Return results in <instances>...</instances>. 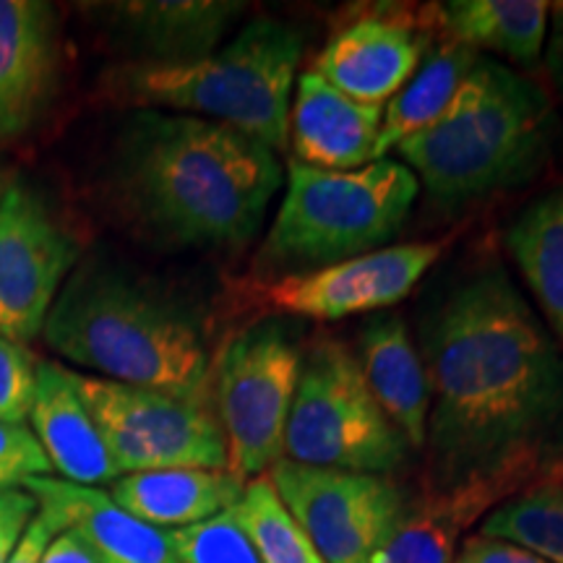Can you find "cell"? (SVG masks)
Masks as SVG:
<instances>
[{"instance_id":"obj_1","label":"cell","mask_w":563,"mask_h":563,"mask_svg":"<svg viewBox=\"0 0 563 563\" xmlns=\"http://www.w3.org/2000/svg\"><path fill=\"white\" fill-rule=\"evenodd\" d=\"M420 340L431 488L514 454H551L563 428V347L501 264L456 279L420 323Z\"/></svg>"},{"instance_id":"obj_2","label":"cell","mask_w":563,"mask_h":563,"mask_svg":"<svg viewBox=\"0 0 563 563\" xmlns=\"http://www.w3.org/2000/svg\"><path fill=\"white\" fill-rule=\"evenodd\" d=\"M277 152L230 125L139 110L125 123L112 186L146 235L178 249L241 251L282 186Z\"/></svg>"},{"instance_id":"obj_3","label":"cell","mask_w":563,"mask_h":563,"mask_svg":"<svg viewBox=\"0 0 563 563\" xmlns=\"http://www.w3.org/2000/svg\"><path fill=\"white\" fill-rule=\"evenodd\" d=\"M47 347L108 382L211 405V355L188 308L104 262L81 264L42 329Z\"/></svg>"},{"instance_id":"obj_4","label":"cell","mask_w":563,"mask_h":563,"mask_svg":"<svg viewBox=\"0 0 563 563\" xmlns=\"http://www.w3.org/2000/svg\"><path fill=\"white\" fill-rule=\"evenodd\" d=\"M553 102L532 79L481 55L446 115L394 150L428 196L460 207L530 180L555 141Z\"/></svg>"},{"instance_id":"obj_5","label":"cell","mask_w":563,"mask_h":563,"mask_svg":"<svg viewBox=\"0 0 563 563\" xmlns=\"http://www.w3.org/2000/svg\"><path fill=\"white\" fill-rule=\"evenodd\" d=\"M300 55L302 32L262 16L201 60H131L104 70L102 95L125 108L230 125L272 152H285Z\"/></svg>"},{"instance_id":"obj_6","label":"cell","mask_w":563,"mask_h":563,"mask_svg":"<svg viewBox=\"0 0 563 563\" xmlns=\"http://www.w3.org/2000/svg\"><path fill=\"white\" fill-rule=\"evenodd\" d=\"M418 194V178L399 159L344 173L290 159L285 199L256 253V269L285 277L386 249L405 228Z\"/></svg>"},{"instance_id":"obj_7","label":"cell","mask_w":563,"mask_h":563,"mask_svg":"<svg viewBox=\"0 0 563 563\" xmlns=\"http://www.w3.org/2000/svg\"><path fill=\"white\" fill-rule=\"evenodd\" d=\"M410 452L365 384L355 352L336 336H316L302 350L282 456L340 473L391 475Z\"/></svg>"},{"instance_id":"obj_8","label":"cell","mask_w":563,"mask_h":563,"mask_svg":"<svg viewBox=\"0 0 563 563\" xmlns=\"http://www.w3.org/2000/svg\"><path fill=\"white\" fill-rule=\"evenodd\" d=\"M302 350L298 319L266 316L230 334L211 357V405L228 439L230 473L243 483L282 460Z\"/></svg>"},{"instance_id":"obj_9","label":"cell","mask_w":563,"mask_h":563,"mask_svg":"<svg viewBox=\"0 0 563 563\" xmlns=\"http://www.w3.org/2000/svg\"><path fill=\"white\" fill-rule=\"evenodd\" d=\"M121 475L150 470H230L214 407L70 371Z\"/></svg>"},{"instance_id":"obj_10","label":"cell","mask_w":563,"mask_h":563,"mask_svg":"<svg viewBox=\"0 0 563 563\" xmlns=\"http://www.w3.org/2000/svg\"><path fill=\"white\" fill-rule=\"evenodd\" d=\"M266 477L327 563H373L407 504L389 475L308 467L282 456Z\"/></svg>"},{"instance_id":"obj_11","label":"cell","mask_w":563,"mask_h":563,"mask_svg":"<svg viewBox=\"0 0 563 563\" xmlns=\"http://www.w3.org/2000/svg\"><path fill=\"white\" fill-rule=\"evenodd\" d=\"M81 245L24 183L0 201V336L26 344L45 329Z\"/></svg>"},{"instance_id":"obj_12","label":"cell","mask_w":563,"mask_h":563,"mask_svg":"<svg viewBox=\"0 0 563 563\" xmlns=\"http://www.w3.org/2000/svg\"><path fill=\"white\" fill-rule=\"evenodd\" d=\"M443 243H399L313 272L285 274L264 285L258 302L274 316L340 321L405 300L439 262Z\"/></svg>"},{"instance_id":"obj_13","label":"cell","mask_w":563,"mask_h":563,"mask_svg":"<svg viewBox=\"0 0 563 563\" xmlns=\"http://www.w3.org/2000/svg\"><path fill=\"white\" fill-rule=\"evenodd\" d=\"M553 467H559L553 454L522 452L456 483L428 488L405 504L373 563H452L470 527Z\"/></svg>"},{"instance_id":"obj_14","label":"cell","mask_w":563,"mask_h":563,"mask_svg":"<svg viewBox=\"0 0 563 563\" xmlns=\"http://www.w3.org/2000/svg\"><path fill=\"white\" fill-rule=\"evenodd\" d=\"M433 40L428 9L420 21L399 9L371 11L329 37L313 70L352 100L384 108L418 70Z\"/></svg>"},{"instance_id":"obj_15","label":"cell","mask_w":563,"mask_h":563,"mask_svg":"<svg viewBox=\"0 0 563 563\" xmlns=\"http://www.w3.org/2000/svg\"><path fill=\"white\" fill-rule=\"evenodd\" d=\"M384 108L342 95L316 70L295 81L287 146L292 159L319 170H361L376 162Z\"/></svg>"},{"instance_id":"obj_16","label":"cell","mask_w":563,"mask_h":563,"mask_svg":"<svg viewBox=\"0 0 563 563\" xmlns=\"http://www.w3.org/2000/svg\"><path fill=\"white\" fill-rule=\"evenodd\" d=\"M21 488L32 493L55 532H74L100 563H180L170 534L139 522L110 493L51 475L32 477Z\"/></svg>"},{"instance_id":"obj_17","label":"cell","mask_w":563,"mask_h":563,"mask_svg":"<svg viewBox=\"0 0 563 563\" xmlns=\"http://www.w3.org/2000/svg\"><path fill=\"white\" fill-rule=\"evenodd\" d=\"M58 37L51 5L0 0V139L19 136L51 100Z\"/></svg>"},{"instance_id":"obj_18","label":"cell","mask_w":563,"mask_h":563,"mask_svg":"<svg viewBox=\"0 0 563 563\" xmlns=\"http://www.w3.org/2000/svg\"><path fill=\"white\" fill-rule=\"evenodd\" d=\"M30 420L53 473H60L63 481L97 488L121 477L68 368L47 361L37 365V391Z\"/></svg>"},{"instance_id":"obj_19","label":"cell","mask_w":563,"mask_h":563,"mask_svg":"<svg viewBox=\"0 0 563 563\" xmlns=\"http://www.w3.org/2000/svg\"><path fill=\"white\" fill-rule=\"evenodd\" d=\"M357 363L382 410L410 449L426 446L431 415V382L410 327L397 313H376L357 334Z\"/></svg>"},{"instance_id":"obj_20","label":"cell","mask_w":563,"mask_h":563,"mask_svg":"<svg viewBox=\"0 0 563 563\" xmlns=\"http://www.w3.org/2000/svg\"><path fill=\"white\" fill-rule=\"evenodd\" d=\"M245 3L232 0H133L104 5L139 47L141 63H194L217 51Z\"/></svg>"},{"instance_id":"obj_21","label":"cell","mask_w":563,"mask_h":563,"mask_svg":"<svg viewBox=\"0 0 563 563\" xmlns=\"http://www.w3.org/2000/svg\"><path fill=\"white\" fill-rule=\"evenodd\" d=\"M243 490L245 483L230 470L180 467L121 475L110 485V498L139 522L183 530L235 509Z\"/></svg>"},{"instance_id":"obj_22","label":"cell","mask_w":563,"mask_h":563,"mask_svg":"<svg viewBox=\"0 0 563 563\" xmlns=\"http://www.w3.org/2000/svg\"><path fill=\"white\" fill-rule=\"evenodd\" d=\"M431 24L475 53H493L519 68L543 60L551 3L545 0H446L428 9Z\"/></svg>"},{"instance_id":"obj_23","label":"cell","mask_w":563,"mask_h":563,"mask_svg":"<svg viewBox=\"0 0 563 563\" xmlns=\"http://www.w3.org/2000/svg\"><path fill=\"white\" fill-rule=\"evenodd\" d=\"M481 53L462 42L435 32V40L422 55L420 66L389 102L384 104L382 133H378L376 159L391 157L405 139L439 123L460 95L462 84L473 74Z\"/></svg>"},{"instance_id":"obj_24","label":"cell","mask_w":563,"mask_h":563,"mask_svg":"<svg viewBox=\"0 0 563 563\" xmlns=\"http://www.w3.org/2000/svg\"><path fill=\"white\" fill-rule=\"evenodd\" d=\"M506 249L563 347V186L519 211L506 230Z\"/></svg>"},{"instance_id":"obj_25","label":"cell","mask_w":563,"mask_h":563,"mask_svg":"<svg viewBox=\"0 0 563 563\" xmlns=\"http://www.w3.org/2000/svg\"><path fill=\"white\" fill-rule=\"evenodd\" d=\"M477 534L514 543L548 563H563V467L527 485L498 504Z\"/></svg>"},{"instance_id":"obj_26","label":"cell","mask_w":563,"mask_h":563,"mask_svg":"<svg viewBox=\"0 0 563 563\" xmlns=\"http://www.w3.org/2000/svg\"><path fill=\"white\" fill-rule=\"evenodd\" d=\"M232 514L262 563H327L266 475L245 483L243 498Z\"/></svg>"},{"instance_id":"obj_27","label":"cell","mask_w":563,"mask_h":563,"mask_svg":"<svg viewBox=\"0 0 563 563\" xmlns=\"http://www.w3.org/2000/svg\"><path fill=\"white\" fill-rule=\"evenodd\" d=\"M167 534L180 563H262L232 509L209 522L170 530Z\"/></svg>"},{"instance_id":"obj_28","label":"cell","mask_w":563,"mask_h":563,"mask_svg":"<svg viewBox=\"0 0 563 563\" xmlns=\"http://www.w3.org/2000/svg\"><path fill=\"white\" fill-rule=\"evenodd\" d=\"M37 365L40 361L26 344L0 336V422L24 426L30 418L37 391Z\"/></svg>"},{"instance_id":"obj_29","label":"cell","mask_w":563,"mask_h":563,"mask_svg":"<svg viewBox=\"0 0 563 563\" xmlns=\"http://www.w3.org/2000/svg\"><path fill=\"white\" fill-rule=\"evenodd\" d=\"M53 473V464L42 452L32 428L0 422V490L21 488L32 477Z\"/></svg>"},{"instance_id":"obj_30","label":"cell","mask_w":563,"mask_h":563,"mask_svg":"<svg viewBox=\"0 0 563 563\" xmlns=\"http://www.w3.org/2000/svg\"><path fill=\"white\" fill-rule=\"evenodd\" d=\"M37 511L40 506L30 490H0V563H9Z\"/></svg>"},{"instance_id":"obj_31","label":"cell","mask_w":563,"mask_h":563,"mask_svg":"<svg viewBox=\"0 0 563 563\" xmlns=\"http://www.w3.org/2000/svg\"><path fill=\"white\" fill-rule=\"evenodd\" d=\"M452 563H548L540 555H534L525 548L504 543V540L485 538V534H473L464 538Z\"/></svg>"},{"instance_id":"obj_32","label":"cell","mask_w":563,"mask_h":563,"mask_svg":"<svg viewBox=\"0 0 563 563\" xmlns=\"http://www.w3.org/2000/svg\"><path fill=\"white\" fill-rule=\"evenodd\" d=\"M55 534H58L55 532V527L37 511L30 527H26L24 538L19 540L16 551H13L9 563H42V559H45L47 553V545H51Z\"/></svg>"},{"instance_id":"obj_33","label":"cell","mask_w":563,"mask_h":563,"mask_svg":"<svg viewBox=\"0 0 563 563\" xmlns=\"http://www.w3.org/2000/svg\"><path fill=\"white\" fill-rule=\"evenodd\" d=\"M545 68L551 76L553 87L563 97V0L551 3V19H548V37H545Z\"/></svg>"},{"instance_id":"obj_34","label":"cell","mask_w":563,"mask_h":563,"mask_svg":"<svg viewBox=\"0 0 563 563\" xmlns=\"http://www.w3.org/2000/svg\"><path fill=\"white\" fill-rule=\"evenodd\" d=\"M42 563H100L74 532L55 534Z\"/></svg>"},{"instance_id":"obj_35","label":"cell","mask_w":563,"mask_h":563,"mask_svg":"<svg viewBox=\"0 0 563 563\" xmlns=\"http://www.w3.org/2000/svg\"><path fill=\"white\" fill-rule=\"evenodd\" d=\"M9 186H11L9 175H5V170H0V201H3V196H5V191H9Z\"/></svg>"}]
</instances>
